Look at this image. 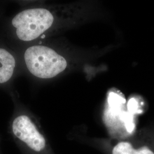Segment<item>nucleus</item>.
Here are the masks:
<instances>
[{
  "label": "nucleus",
  "mask_w": 154,
  "mask_h": 154,
  "mask_svg": "<svg viewBox=\"0 0 154 154\" xmlns=\"http://www.w3.org/2000/svg\"><path fill=\"white\" fill-rule=\"evenodd\" d=\"M127 108L128 110V112L130 114L136 113L138 111L139 107L137 100L135 98H131L130 99L127 103Z\"/></svg>",
  "instance_id": "nucleus-7"
},
{
  "label": "nucleus",
  "mask_w": 154,
  "mask_h": 154,
  "mask_svg": "<svg viewBox=\"0 0 154 154\" xmlns=\"http://www.w3.org/2000/svg\"><path fill=\"white\" fill-rule=\"evenodd\" d=\"M135 149L130 143L122 142L116 144L112 149V154H133Z\"/></svg>",
  "instance_id": "nucleus-5"
},
{
  "label": "nucleus",
  "mask_w": 154,
  "mask_h": 154,
  "mask_svg": "<svg viewBox=\"0 0 154 154\" xmlns=\"http://www.w3.org/2000/svg\"><path fill=\"white\" fill-rule=\"evenodd\" d=\"M120 118L123 122L127 131L128 132H132L135 126L132 119V114L128 112H124L123 114H122V116H121Z\"/></svg>",
  "instance_id": "nucleus-6"
},
{
  "label": "nucleus",
  "mask_w": 154,
  "mask_h": 154,
  "mask_svg": "<svg viewBox=\"0 0 154 154\" xmlns=\"http://www.w3.org/2000/svg\"><path fill=\"white\" fill-rule=\"evenodd\" d=\"M11 130L17 139L33 151L40 152L45 148V139L28 116L21 115L16 117L11 123Z\"/></svg>",
  "instance_id": "nucleus-3"
},
{
  "label": "nucleus",
  "mask_w": 154,
  "mask_h": 154,
  "mask_svg": "<svg viewBox=\"0 0 154 154\" xmlns=\"http://www.w3.org/2000/svg\"><path fill=\"white\" fill-rule=\"evenodd\" d=\"M16 60L11 53L4 48H0V85L8 82L13 75Z\"/></svg>",
  "instance_id": "nucleus-4"
},
{
  "label": "nucleus",
  "mask_w": 154,
  "mask_h": 154,
  "mask_svg": "<svg viewBox=\"0 0 154 154\" xmlns=\"http://www.w3.org/2000/svg\"><path fill=\"white\" fill-rule=\"evenodd\" d=\"M133 154H154V152L146 146H143L138 149H135Z\"/></svg>",
  "instance_id": "nucleus-8"
},
{
  "label": "nucleus",
  "mask_w": 154,
  "mask_h": 154,
  "mask_svg": "<svg viewBox=\"0 0 154 154\" xmlns=\"http://www.w3.org/2000/svg\"><path fill=\"white\" fill-rule=\"evenodd\" d=\"M54 16L44 8L29 9L18 13L11 20L16 35L23 41L38 38L52 26Z\"/></svg>",
  "instance_id": "nucleus-2"
},
{
  "label": "nucleus",
  "mask_w": 154,
  "mask_h": 154,
  "mask_svg": "<svg viewBox=\"0 0 154 154\" xmlns=\"http://www.w3.org/2000/svg\"><path fill=\"white\" fill-rule=\"evenodd\" d=\"M24 58L29 71L41 79H50L63 72L67 67L66 60L54 50L35 45L26 50Z\"/></svg>",
  "instance_id": "nucleus-1"
}]
</instances>
